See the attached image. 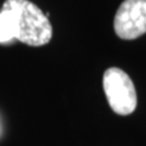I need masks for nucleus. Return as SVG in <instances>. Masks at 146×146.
Here are the masks:
<instances>
[{
  "label": "nucleus",
  "mask_w": 146,
  "mask_h": 146,
  "mask_svg": "<svg viewBox=\"0 0 146 146\" xmlns=\"http://www.w3.org/2000/svg\"><path fill=\"white\" fill-rule=\"evenodd\" d=\"M13 38V32H12V26L10 22L7 13L1 10L0 12V43L9 42Z\"/></svg>",
  "instance_id": "4"
},
{
  "label": "nucleus",
  "mask_w": 146,
  "mask_h": 146,
  "mask_svg": "<svg viewBox=\"0 0 146 146\" xmlns=\"http://www.w3.org/2000/svg\"><path fill=\"white\" fill-rule=\"evenodd\" d=\"M3 11L10 18L13 38L29 46H42L52 38V26L40 9L29 0H6Z\"/></svg>",
  "instance_id": "1"
},
{
  "label": "nucleus",
  "mask_w": 146,
  "mask_h": 146,
  "mask_svg": "<svg viewBox=\"0 0 146 146\" xmlns=\"http://www.w3.org/2000/svg\"><path fill=\"white\" fill-rule=\"evenodd\" d=\"M105 95L112 111L121 116H128L134 112L138 104L136 90L131 78L118 67H111L105 71L102 78Z\"/></svg>",
  "instance_id": "2"
},
{
  "label": "nucleus",
  "mask_w": 146,
  "mask_h": 146,
  "mask_svg": "<svg viewBox=\"0 0 146 146\" xmlns=\"http://www.w3.org/2000/svg\"><path fill=\"white\" fill-rule=\"evenodd\" d=\"M116 34L121 39L133 40L146 33V0H124L115 16Z\"/></svg>",
  "instance_id": "3"
}]
</instances>
